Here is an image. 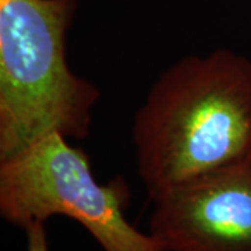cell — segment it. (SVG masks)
I'll return each mask as SVG.
<instances>
[{
    "label": "cell",
    "instance_id": "cell-1",
    "mask_svg": "<svg viewBox=\"0 0 251 251\" xmlns=\"http://www.w3.org/2000/svg\"><path fill=\"white\" fill-rule=\"evenodd\" d=\"M133 143L150 200L251 162L250 59L221 48L163 70L135 115Z\"/></svg>",
    "mask_w": 251,
    "mask_h": 251
},
{
    "label": "cell",
    "instance_id": "cell-2",
    "mask_svg": "<svg viewBox=\"0 0 251 251\" xmlns=\"http://www.w3.org/2000/svg\"><path fill=\"white\" fill-rule=\"evenodd\" d=\"M77 0H0V162L46 135L90 134L99 90L70 70Z\"/></svg>",
    "mask_w": 251,
    "mask_h": 251
},
{
    "label": "cell",
    "instance_id": "cell-3",
    "mask_svg": "<svg viewBox=\"0 0 251 251\" xmlns=\"http://www.w3.org/2000/svg\"><path fill=\"white\" fill-rule=\"evenodd\" d=\"M127 197L120 179L98 183L87 153L59 133L0 162V215L9 224L24 229L62 215L87 229L103 251H165L127 221Z\"/></svg>",
    "mask_w": 251,
    "mask_h": 251
},
{
    "label": "cell",
    "instance_id": "cell-4",
    "mask_svg": "<svg viewBox=\"0 0 251 251\" xmlns=\"http://www.w3.org/2000/svg\"><path fill=\"white\" fill-rule=\"evenodd\" d=\"M148 233L165 251H251V162L153 197Z\"/></svg>",
    "mask_w": 251,
    "mask_h": 251
},
{
    "label": "cell",
    "instance_id": "cell-5",
    "mask_svg": "<svg viewBox=\"0 0 251 251\" xmlns=\"http://www.w3.org/2000/svg\"><path fill=\"white\" fill-rule=\"evenodd\" d=\"M24 230L27 234V251H49L45 222H31L24 227Z\"/></svg>",
    "mask_w": 251,
    "mask_h": 251
}]
</instances>
